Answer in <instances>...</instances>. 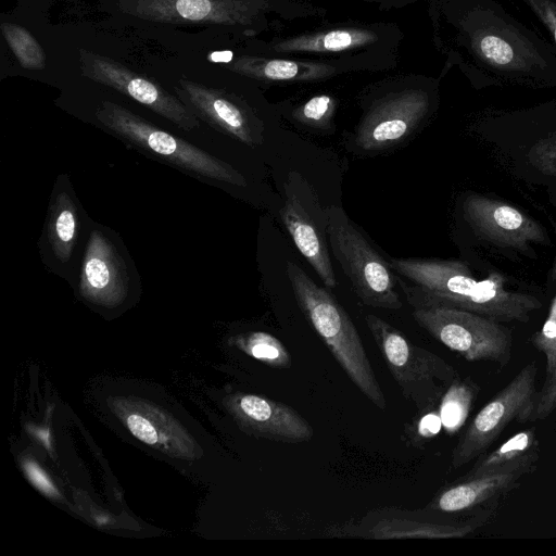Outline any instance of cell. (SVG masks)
I'll return each mask as SVG.
<instances>
[{
    "mask_svg": "<svg viewBox=\"0 0 556 556\" xmlns=\"http://www.w3.org/2000/svg\"><path fill=\"white\" fill-rule=\"evenodd\" d=\"M441 43L479 87H556V47L500 0H439Z\"/></svg>",
    "mask_w": 556,
    "mask_h": 556,
    "instance_id": "obj_1",
    "label": "cell"
},
{
    "mask_svg": "<svg viewBox=\"0 0 556 556\" xmlns=\"http://www.w3.org/2000/svg\"><path fill=\"white\" fill-rule=\"evenodd\" d=\"M389 264L414 308L453 307L498 321L527 323L541 306L535 296L508 289L502 275L478 280L459 261L390 257Z\"/></svg>",
    "mask_w": 556,
    "mask_h": 556,
    "instance_id": "obj_2",
    "label": "cell"
},
{
    "mask_svg": "<svg viewBox=\"0 0 556 556\" xmlns=\"http://www.w3.org/2000/svg\"><path fill=\"white\" fill-rule=\"evenodd\" d=\"M286 273L301 312L340 367L375 406L384 410V394L362 338L344 307L295 263L287 262Z\"/></svg>",
    "mask_w": 556,
    "mask_h": 556,
    "instance_id": "obj_3",
    "label": "cell"
},
{
    "mask_svg": "<svg viewBox=\"0 0 556 556\" xmlns=\"http://www.w3.org/2000/svg\"><path fill=\"white\" fill-rule=\"evenodd\" d=\"M365 323L403 396L419 414L432 409L459 378L457 370L438 354L415 344L384 319L368 314Z\"/></svg>",
    "mask_w": 556,
    "mask_h": 556,
    "instance_id": "obj_4",
    "label": "cell"
},
{
    "mask_svg": "<svg viewBox=\"0 0 556 556\" xmlns=\"http://www.w3.org/2000/svg\"><path fill=\"white\" fill-rule=\"evenodd\" d=\"M325 213L330 248L356 296L371 307L401 308L395 289L397 279L390 264L369 244L342 207L329 205Z\"/></svg>",
    "mask_w": 556,
    "mask_h": 556,
    "instance_id": "obj_5",
    "label": "cell"
},
{
    "mask_svg": "<svg viewBox=\"0 0 556 556\" xmlns=\"http://www.w3.org/2000/svg\"><path fill=\"white\" fill-rule=\"evenodd\" d=\"M97 118L115 135L168 163L206 178L247 186L244 176L228 163L157 128L121 105L103 102Z\"/></svg>",
    "mask_w": 556,
    "mask_h": 556,
    "instance_id": "obj_6",
    "label": "cell"
},
{
    "mask_svg": "<svg viewBox=\"0 0 556 556\" xmlns=\"http://www.w3.org/2000/svg\"><path fill=\"white\" fill-rule=\"evenodd\" d=\"M413 318L431 337L470 362L505 366L511 357L513 333L498 320L459 308H414Z\"/></svg>",
    "mask_w": 556,
    "mask_h": 556,
    "instance_id": "obj_7",
    "label": "cell"
},
{
    "mask_svg": "<svg viewBox=\"0 0 556 556\" xmlns=\"http://www.w3.org/2000/svg\"><path fill=\"white\" fill-rule=\"evenodd\" d=\"M535 377L531 362L479 410L453 450L454 469L482 455L513 420L529 421L539 393Z\"/></svg>",
    "mask_w": 556,
    "mask_h": 556,
    "instance_id": "obj_8",
    "label": "cell"
},
{
    "mask_svg": "<svg viewBox=\"0 0 556 556\" xmlns=\"http://www.w3.org/2000/svg\"><path fill=\"white\" fill-rule=\"evenodd\" d=\"M429 106V96L422 90L386 97L371 108L357 127L356 146L371 152L402 142L419 126Z\"/></svg>",
    "mask_w": 556,
    "mask_h": 556,
    "instance_id": "obj_9",
    "label": "cell"
},
{
    "mask_svg": "<svg viewBox=\"0 0 556 556\" xmlns=\"http://www.w3.org/2000/svg\"><path fill=\"white\" fill-rule=\"evenodd\" d=\"M463 210L475 232L498 247L521 251L548 241L540 224L504 202L470 194L465 199Z\"/></svg>",
    "mask_w": 556,
    "mask_h": 556,
    "instance_id": "obj_10",
    "label": "cell"
},
{
    "mask_svg": "<svg viewBox=\"0 0 556 556\" xmlns=\"http://www.w3.org/2000/svg\"><path fill=\"white\" fill-rule=\"evenodd\" d=\"M81 64L89 78L132 98L178 127L188 131L199 127L197 116L185 103L149 79L92 54L84 55Z\"/></svg>",
    "mask_w": 556,
    "mask_h": 556,
    "instance_id": "obj_11",
    "label": "cell"
},
{
    "mask_svg": "<svg viewBox=\"0 0 556 556\" xmlns=\"http://www.w3.org/2000/svg\"><path fill=\"white\" fill-rule=\"evenodd\" d=\"M434 511H419L384 508L368 513L358 523L346 525L333 530L337 536H361L367 539H451L463 538L472 532L477 525L445 523L432 518Z\"/></svg>",
    "mask_w": 556,
    "mask_h": 556,
    "instance_id": "obj_12",
    "label": "cell"
},
{
    "mask_svg": "<svg viewBox=\"0 0 556 556\" xmlns=\"http://www.w3.org/2000/svg\"><path fill=\"white\" fill-rule=\"evenodd\" d=\"M232 402L241 425L257 438L291 444L313 438L312 426L285 403L256 394H242Z\"/></svg>",
    "mask_w": 556,
    "mask_h": 556,
    "instance_id": "obj_13",
    "label": "cell"
},
{
    "mask_svg": "<svg viewBox=\"0 0 556 556\" xmlns=\"http://www.w3.org/2000/svg\"><path fill=\"white\" fill-rule=\"evenodd\" d=\"M128 278L113 244L100 231L90 233L80 274L79 290L101 305H116L126 295Z\"/></svg>",
    "mask_w": 556,
    "mask_h": 556,
    "instance_id": "obj_14",
    "label": "cell"
},
{
    "mask_svg": "<svg viewBox=\"0 0 556 556\" xmlns=\"http://www.w3.org/2000/svg\"><path fill=\"white\" fill-rule=\"evenodd\" d=\"M177 92L210 125L248 146L260 142L257 119L229 96L188 80L180 81Z\"/></svg>",
    "mask_w": 556,
    "mask_h": 556,
    "instance_id": "obj_15",
    "label": "cell"
},
{
    "mask_svg": "<svg viewBox=\"0 0 556 556\" xmlns=\"http://www.w3.org/2000/svg\"><path fill=\"white\" fill-rule=\"evenodd\" d=\"M245 0H137V11L167 22L235 24L250 12Z\"/></svg>",
    "mask_w": 556,
    "mask_h": 556,
    "instance_id": "obj_16",
    "label": "cell"
},
{
    "mask_svg": "<svg viewBox=\"0 0 556 556\" xmlns=\"http://www.w3.org/2000/svg\"><path fill=\"white\" fill-rule=\"evenodd\" d=\"M281 220L295 247L317 273L328 288L337 287L327 239L318 224L302 205L298 195L287 192V199L280 210Z\"/></svg>",
    "mask_w": 556,
    "mask_h": 556,
    "instance_id": "obj_17",
    "label": "cell"
},
{
    "mask_svg": "<svg viewBox=\"0 0 556 556\" xmlns=\"http://www.w3.org/2000/svg\"><path fill=\"white\" fill-rule=\"evenodd\" d=\"M521 471L496 472L468 479H457L441 489L425 509L439 514H452L470 509L513 489Z\"/></svg>",
    "mask_w": 556,
    "mask_h": 556,
    "instance_id": "obj_18",
    "label": "cell"
},
{
    "mask_svg": "<svg viewBox=\"0 0 556 556\" xmlns=\"http://www.w3.org/2000/svg\"><path fill=\"white\" fill-rule=\"evenodd\" d=\"M539 441L533 428L517 432L493 452L477 459L462 479L496 472H530L539 460Z\"/></svg>",
    "mask_w": 556,
    "mask_h": 556,
    "instance_id": "obj_19",
    "label": "cell"
},
{
    "mask_svg": "<svg viewBox=\"0 0 556 556\" xmlns=\"http://www.w3.org/2000/svg\"><path fill=\"white\" fill-rule=\"evenodd\" d=\"M376 34L359 27H343L286 39L274 43L269 51L341 53L375 42Z\"/></svg>",
    "mask_w": 556,
    "mask_h": 556,
    "instance_id": "obj_20",
    "label": "cell"
},
{
    "mask_svg": "<svg viewBox=\"0 0 556 556\" xmlns=\"http://www.w3.org/2000/svg\"><path fill=\"white\" fill-rule=\"evenodd\" d=\"M238 71L268 80H309L333 74L336 66L326 63H308L286 59L238 60Z\"/></svg>",
    "mask_w": 556,
    "mask_h": 556,
    "instance_id": "obj_21",
    "label": "cell"
},
{
    "mask_svg": "<svg viewBox=\"0 0 556 556\" xmlns=\"http://www.w3.org/2000/svg\"><path fill=\"white\" fill-rule=\"evenodd\" d=\"M76 205L65 192H60L50 206L48 240L54 256L62 263L70 260L77 237Z\"/></svg>",
    "mask_w": 556,
    "mask_h": 556,
    "instance_id": "obj_22",
    "label": "cell"
},
{
    "mask_svg": "<svg viewBox=\"0 0 556 556\" xmlns=\"http://www.w3.org/2000/svg\"><path fill=\"white\" fill-rule=\"evenodd\" d=\"M477 384L469 380L456 379L445 391L439 408L442 426L448 433L456 432L465 422L478 394Z\"/></svg>",
    "mask_w": 556,
    "mask_h": 556,
    "instance_id": "obj_23",
    "label": "cell"
},
{
    "mask_svg": "<svg viewBox=\"0 0 556 556\" xmlns=\"http://www.w3.org/2000/svg\"><path fill=\"white\" fill-rule=\"evenodd\" d=\"M238 346L250 356L274 368L291 367L286 346L273 334L264 331L249 332L237 338Z\"/></svg>",
    "mask_w": 556,
    "mask_h": 556,
    "instance_id": "obj_24",
    "label": "cell"
},
{
    "mask_svg": "<svg viewBox=\"0 0 556 556\" xmlns=\"http://www.w3.org/2000/svg\"><path fill=\"white\" fill-rule=\"evenodd\" d=\"M3 36L25 68L40 70L45 65V54L31 35L21 26L2 24Z\"/></svg>",
    "mask_w": 556,
    "mask_h": 556,
    "instance_id": "obj_25",
    "label": "cell"
},
{
    "mask_svg": "<svg viewBox=\"0 0 556 556\" xmlns=\"http://www.w3.org/2000/svg\"><path fill=\"white\" fill-rule=\"evenodd\" d=\"M334 109V100L327 94H321L311 98L302 106L294 110L292 116L306 126L326 129L331 122Z\"/></svg>",
    "mask_w": 556,
    "mask_h": 556,
    "instance_id": "obj_26",
    "label": "cell"
},
{
    "mask_svg": "<svg viewBox=\"0 0 556 556\" xmlns=\"http://www.w3.org/2000/svg\"><path fill=\"white\" fill-rule=\"evenodd\" d=\"M554 275L556 278V261ZM531 341L538 350L545 354L546 376L544 382H546L556 375V295L545 324L542 329L532 337Z\"/></svg>",
    "mask_w": 556,
    "mask_h": 556,
    "instance_id": "obj_27",
    "label": "cell"
},
{
    "mask_svg": "<svg viewBox=\"0 0 556 556\" xmlns=\"http://www.w3.org/2000/svg\"><path fill=\"white\" fill-rule=\"evenodd\" d=\"M528 159L542 173L556 176V131L539 140L530 149Z\"/></svg>",
    "mask_w": 556,
    "mask_h": 556,
    "instance_id": "obj_28",
    "label": "cell"
},
{
    "mask_svg": "<svg viewBox=\"0 0 556 556\" xmlns=\"http://www.w3.org/2000/svg\"><path fill=\"white\" fill-rule=\"evenodd\" d=\"M520 3L547 30L556 47V0H511Z\"/></svg>",
    "mask_w": 556,
    "mask_h": 556,
    "instance_id": "obj_29",
    "label": "cell"
},
{
    "mask_svg": "<svg viewBox=\"0 0 556 556\" xmlns=\"http://www.w3.org/2000/svg\"><path fill=\"white\" fill-rule=\"evenodd\" d=\"M556 408V375L543 383L539 391L535 405L531 413L529 421L542 420L548 417Z\"/></svg>",
    "mask_w": 556,
    "mask_h": 556,
    "instance_id": "obj_30",
    "label": "cell"
},
{
    "mask_svg": "<svg viewBox=\"0 0 556 556\" xmlns=\"http://www.w3.org/2000/svg\"><path fill=\"white\" fill-rule=\"evenodd\" d=\"M129 431L143 443L153 445L159 441L155 427L143 416L130 414L126 419Z\"/></svg>",
    "mask_w": 556,
    "mask_h": 556,
    "instance_id": "obj_31",
    "label": "cell"
},
{
    "mask_svg": "<svg viewBox=\"0 0 556 556\" xmlns=\"http://www.w3.org/2000/svg\"><path fill=\"white\" fill-rule=\"evenodd\" d=\"M25 471L31 482L42 492L49 495H56L58 492L41 468L33 462L25 463Z\"/></svg>",
    "mask_w": 556,
    "mask_h": 556,
    "instance_id": "obj_32",
    "label": "cell"
},
{
    "mask_svg": "<svg viewBox=\"0 0 556 556\" xmlns=\"http://www.w3.org/2000/svg\"><path fill=\"white\" fill-rule=\"evenodd\" d=\"M442 420L439 410L427 413L418 421V433L421 438H431L439 433Z\"/></svg>",
    "mask_w": 556,
    "mask_h": 556,
    "instance_id": "obj_33",
    "label": "cell"
}]
</instances>
